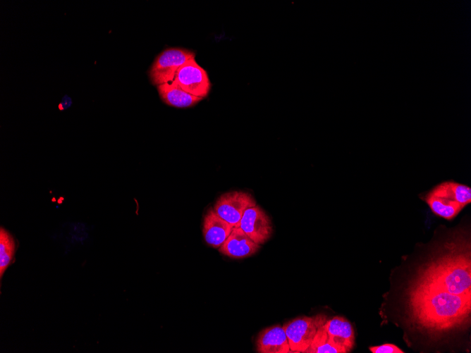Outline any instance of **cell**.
Listing matches in <instances>:
<instances>
[{
    "instance_id": "cell-2",
    "label": "cell",
    "mask_w": 471,
    "mask_h": 353,
    "mask_svg": "<svg viewBox=\"0 0 471 353\" xmlns=\"http://www.w3.org/2000/svg\"><path fill=\"white\" fill-rule=\"evenodd\" d=\"M195 56L193 51L183 48L164 50L156 57L149 70L150 81L156 86L172 82L178 68Z\"/></svg>"
},
{
    "instance_id": "cell-8",
    "label": "cell",
    "mask_w": 471,
    "mask_h": 353,
    "mask_svg": "<svg viewBox=\"0 0 471 353\" xmlns=\"http://www.w3.org/2000/svg\"><path fill=\"white\" fill-rule=\"evenodd\" d=\"M259 249L260 245L253 242L240 227H234L219 251L232 259H243L254 255Z\"/></svg>"
},
{
    "instance_id": "cell-12",
    "label": "cell",
    "mask_w": 471,
    "mask_h": 353,
    "mask_svg": "<svg viewBox=\"0 0 471 353\" xmlns=\"http://www.w3.org/2000/svg\"><path fill=\"white\" fill-rule=\"evenodd\" d=\"M157 88L161 99L176 108L191 107L203 99L184 91L175 80L157 85Z\"/></svg>"
},
{
    "instance_id": "cell-16",
    "label": "cell",
    "mask_w": 471,
    "mask_h": 353,
    "mask_svg": "<svg viewBox=\"0 0 471 353\" xmlns=\"http://www.w3.org/2000/svg\"><path fill=\"white\" fill-rule=\"evenodd\" d=\"M72 104L71 99L69 97L65 96L62 101L60 103L59 107L60 110H64L68 109Z\"/></svg>"
},
{
    "instance_id": "cell-14",
    "label": "cell",
    "mask_w": 471,
    "mask_h": 353,
    "mask_svg": "<svg viewBox=\"0 0 471 353\" xmlns=\"http://www.w3.org/2000/svg\"><path fill=\"white\" fill-rule=\"evenodd\" d=\"M16 251V240L4 228L0 229V275L1 278L14 259Z\"/></svg>"
},
{
    "instance_id": "cell-4",
    "label": "cell",
    "mask_w": 471,
    "mask_h": 353,
    "mask_svg": "<svg viewBox=\"0 0 471 353\" xmlns=\"http://www.w3.org/2000/svg\"><path fill=\"white\" fill-rule=\"evenodd\" d=\"M255 205L256 202L250 193L232 191L221 194L216 201L213 209L234 228L240 226L245 211Z\"/></svg>"
},
{
    "instance_id": "cell-15",
    "label": "cell",
    "mask_w": 471,
    "mask_h": 353,
    "mask_svg": "<svg viewBox=\"0 0 471 353\" xmlns=\"http://www.w3.org/2000/svg\"><path fill=\"white\" fill-rule=\"evenodd\" d=\"M372 353H403L404 352L393 344H384L369 347Z\"/></svg>"
},
{
    "instance_id": "cell-10",
    "label": "cell",
    "mask_w": 471,
    "mask_h": 353,
    "mask_svg": "<svg viewBox=\"0 0 471 353\" xmlns=\"http://www.w3.org/2000/svg\"><path fill=\"white\" fill-rule=\"evenodd\" d=\"M256 350L259 353L291 352L283 326H273L260 331L256 340Z\"/></svg>"
},
{
    "instance_id": "cell-3",
    "label": "cell",
    "mask_w": 471,
    "mask_h": 353,
    "mask_svg": "<svg viewBox=\"0 0 471 353\" xmlns=\"http://www.w3.org/2000/svg\"><path fill=\"white\" fill-rule=\"evenodd\" d=\"M325 315L302 316L286 323L283 328L287 336L291 352H303L310 346L318 327L324 323Z\"/></svg>"
},
{
    "instance_id": "cell-13",
    "label": "cell",
    "mask_w": 471,
    "mask_h": 353,
    "mask_svg": "<svg viewBox=\"0 0 471 353\" xmlns=\"http://www.w3.org/2000/svg\"><path fill=\"white\" fill-rule=\"evenodd\" d=\"M324 323L318 327L310 346L305 353H346L345 349L334 344L329 339Z\"/></svg>"
},
{
    "instance_id": "cell-5",
    "label": "cell",
    "mask_w": 471,
    "mask_h": 353,
    "mask_svg": "<svg viewBox=\"0 0 471 353\" xmlns=\"http://www.w3.org/2000/svg\"><path fill=\"white\" fill-rule=\"evenodd\" d=\"M174 80L186 92L200 98H205L211 88L207 71L191 59L183 63L177 70Z\"/></svg>"
},
{
    "instance_id": "cell-7",
    "label": "cell",
    "mask_w": 471,
    "mask_h": 353,
    "mask_svg": "<svg viewBox=\"0 0 471 353\" xmlns=\"http://www.w3.org/2000/svg\"><path fill=\"white\" fill-rule=\"evenodd\" d=\"M239 227L253 242L259 245L265 243L273 233L269 216L258 205L245 211Z\"/></svg>"
},
{
    "instance_id": "cell-11",
    "label": "cell",
    "mask_w": 471,
    "mask_h": 353,
    "mask_svg": "<svg viewBox=\"0 0 471 353\" xmlns=\"http://www.w3.org/2000/svg\"><path fill=\"white\" fill-rule=\"evenodd\" d=\"M329 339L349 352L355 343V335L351 323L343 317L335 316L324 323Z\"/></svg>"
},
{
    "instance_id": "cell-9",
    "label": "cell",
    "mask_w": 471,
    "mask_h": 353,
    "mask_svg": "<svg viewBox=\"0 0 471 353\" xmlns=\"http://www.w3.org/2000/svg\"><path fill=\"white\" fill-rule=\"evenodd\" d=\"M233 227L209 209L203 221L202 233L206 243L213 248H219L231 234Z\"/></svg>"
},
{
    "instance_id": "cell-6",
    "label": "cell",
    "mask_w": 471,
    "mask_h": 353,
    "mask_svg": "<svg viewBox=\"0 0 471 353\" xmlns=\"http://www.w3.org/2000/svg\"><path fill=\"white\" fill-rule=\"evenodd\" d=\"M424 199L434 214L447 220L453 218L463 208L455 199L452 180L442 182L434 187Z\"/></svg>"
},
{
    "instance_id": "cell-1",
    "label": "cell",
    "mask_w": 471,
    "mask_h": 353,
    "mask_svg": "<svg viewBox=\"0 0 471 353\" xmlns=\"http://www.w3.org/2000/svg\"><path fill=\"white\" fill-rule=\"evenodd\" d=\"M407 301L411 319L432 336L463 329L470 323L471 296L451 294L438 285L415 278L408 289Z\"/></svg>"
}]
</instances>
